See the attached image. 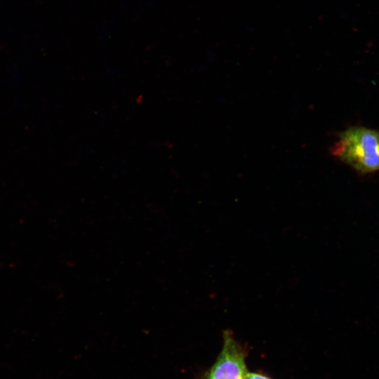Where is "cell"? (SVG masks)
Instances as JSON below:
<instances>
[{"label": "cell", "instance_id": "6da1fadb", "mask_svg": "<svg viewBox=\"0 0 379 379\" xmlns=\"http://www.w3.org/2000/svg\"><path fill=\"white\" fill-rule=\"evenodd\" d=\"M332 154L361 173L379 170V131L352 127L343 132Z\"/></svg>", "mask_w": 379, "mask_h": 379}, {"label": "cell", "instance_id": "3957f363", "mask_svg": "<svg viewBox=\"0 0 379 379\" xmlns=\"http://www.w3.org/2000/svg\"><path fill=\"white\" fill-rule=\"evenodd\" d=\"M245 379H273L271 377L261 372H250L246 375Z\"/></svg>", "mask_w": 379, "mask_h": 379}, {"label": "cell", "instance_id": "7a4b0ae2", "mask_svg": "<svg viewBox=\"0 0 379 379\" xmlns=\"http://www.w3.org/2000/svg\"><path fill=\"white\" fill-rule=\"evenodd\" d=\"M222 347L215 362L197 379H245L248 373L246 344L237 340L231 329L222 331Z\"/></svg>", "mask_w": 379, "mask_h": 379}]
</instances>
